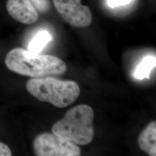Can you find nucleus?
I'll return each instance as SVG.
<instances>
[{"mask_svg": "<svg viewBox=\"0 0 156 156\" xmlns=\"http://www.w3.org/2000/svg\"><path fill=\"white\" fill-rule=\"evenodd\" d=\"M5 63L12 72L32 78L62 75L67 71L66 63L57 57L33 54L19 48L8 52Z\"/></svg>", "mask_w": 156, "mask_h": 156, "instance_id": "1", "label": "nucleus"}, {"mask_svg": "<svg viewBox=\"0 0 156 156\" xmlns=\"http://www.w3.org/2000/svg\"><path fill=\"white\" fill-rule=\"evenodd\" d=\"M94 111L89 105L75 106L53 124L52 133L76 145H88L94 136Z\"/></svg>", "mask_w": 156, "mask_h": 156, "instance_id": "2", "label": "nucleus"}, {"mask_svg": "<svg viewBox=\"0 0 156 156\" xmlns=\"http://www.w3.org/2000/svg\"><path fill=\"white\" fill-rule=\"evenodd\" d=\"M26 89L41 101L49 102L57 108L70 105L79 97L80 90L72 80L62 81L53 78H33L28 80Z\"/></svg>", "mask_w": 156, "mask_h": 156, "instance_id": "3", "label": "nucleus"}, {"mask_svg": "<svg viewBox=\"0 0 156 156\" xmlns=\"http://www.w3.org/2000/svg\"><path fill=\"white\" fill-rule=\"evenodd\" d=\"M34 151L37 156H79L78 145L52 133L39 134L34 139Z\"/></svg>", "mask_w": 156, "mask_h": 156, "instance_id": "4", "label": "nucleus"}, {"mask_svg": "<svg viewBox=\"0 0 156 156\" xmlns=\"http://www.w3.org/2000/svg\"><path fill=\"white\" fill-rule=\"evenodd\" d=\"M56 10L62 19L76 27H86L92 22V13L81 0H53Z\"/></svg>", "mask_w": 156, "mask_h": 156, "instance_id": "5", "label": "nucleus"}, {"mask_svg": "<svg viewBox=\"0 0 156 156\" xmlns=\"http://www.w3.org/2000/svg\"><path fill=\"white\" fill-rule=\"evenodd\" d=\"M6 8L11 17L22 24H33L39 18L38 12L30 0H7Z\"/></svg>", "mask_w": 156, "mask_h": 156, "instance_id": "6", "label": "nucleus"}, {"mask_svg": "<svg viewBox=\"0 0 156 156\" xmlns=\"http://www.w3.org/2000/svg\"><path fill=\"white\" fill-rule=\"evenodd\" d=\"M138 145L149 156H156V122H151L139 136Z\"/></svg>", "mask_w": 156, "mask_h": 156, "instance_id": "7", "label": "nucleus"}, {"mask_svg": "<svg viewBox=\"0 0 156 156\" xmlns=\"http://www.w3.org/2000/svg\"><path fill=\"white\" fill-rule=\"evenodd\" d=\"M52 39L50 34L47 31H42L34 37L28 45V51L33 54H39Z\"/></svg>", "mask_w": 156, "mask_h": 156, "instance_id": "8", "label": "nucleus"}, {"mask_svg": "<svg viewBox=\"0 0 156 156\" xmlns=\"http://www.w3.org/2000/svg\"><path fill=\"white\" fill-rule=\"evenodd\" d=\"M156 57L154 56H146L136 67L135 76L140 80L149 78L151 70L156 67Z\"/></svg>", "mask_w": 156, "mask_h": 156, "instance_id": "9", "label": "nucleus"}, {"mask_svg": "<svg viewBox=\"0 0 156 156\" xmlns=\"http://www.w3.org/2000/svg\"><path fill=\"white\" fill-rule=\"evenodd\" d=\"M38 12L41 13H47L50 8V0H30Z\"/></svg>", "mask_w": 156, "mask_h": 156, "instance_id": "10", "label": "nucleus"}, {"mask_svg": "<svg viewBox=\"0 0 156 156\" xmlns=\"http://www.w3.org/2000/svg\"><path fill=\"white\" fill-rule=\"evenodd\" d=\"M133 0H108V5L111 8H116L129 4Z\"/></svg>", "mask_w": 156, "mask_h": 156, "instance_id": "11", "label": "nucleus"}, {"mask_svg": "<svg viewBox=\"0 0 156 156\" xmlns=\"http://www.w3.org/2000/svg\"><path fill=\"white\" fill-rule=\"evenodd\" d=\"M12 155L11 150L4 143L0 142V156H11Z\"/></svg>", "mask_w": 156, "mask_h": 156, "instance_id": "12", "label": "nucleus"}]
</instances>
